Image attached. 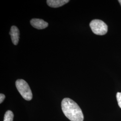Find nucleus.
I'll list each match as a JSON object with an SVG mask.
<instances>
[{"mask_svg": "<svg viewBox=\"0 0 121 121\" xmlns=\"http://www.w3.org/2000/svg\"><path fill=\"white\" fill-rule=\"evenodd\" d=\"M30 22L33 27L37 29H43L48 27V25L47 22L44 21L43 19L38 18L32 19Z\"/></svg>", "mask_w": 121, "mask_h": 121, "instance_id": "obj_4", "label": "nucleus"}, {"mask_svg": "<svg viewBox=\"0 0 121 121\" xmlns=\"http://www.w3.org/2000/svg\"><path fill=\"white\" fill-rule=\"evenodd\" d=\"M117 101L119 107L121 108V92H117L116 95Z\"/></svg>", "mask_w": 121, "mask_h": 121, "instance_id": "obj_8", "label": "nucleus"}, {"mask_svg": "<svg viewBox=\"0 0 121 121\" xmlns=\"http://www.w3.org/2000/svg\"><path fill=\"white\" fill-rule=\"evenodd\" d=\"M69 0H48V5L52 8H58L68 3Z\"/></svg>", "mask_w": 121, "mask_h": 121, "instance_id": "obj_6", "label": "nucleus"}, {"mask_svg": "<svg viewBox=\"0 0 121 121\" xmlns=\"http://www.w3.org/2000/svg\"><path fill=\"white\" fill-rule=\"evenodd\" d=\"M13 112L10 110L7 111L4 114V121H13Z\"/></svg>", "mask_w": 121, "mask_h": 121, "instance_id": "obj_7", "label": "nucleus"}, {"mask_svg": "<svg viewBox=\"0 0 121 121\" xmlns=\"http://www.w3.org/2000/svg\"><path fill=\"white\" fill-rule=\"evenodd\" d=\"M5 97V96L3 94L0 93V104L3 101Z\"/></svg>", "mask_w": 121, "mask_h": 121, "instance_id": "obj_9", "label": "nucleus"}, {"mask_svg": "<svg viewBox=\"0 0 121 121\" xmlns=\"http://www.w3.org/2000/svg\"><path fill=\"white\" fill-rule=\"evenodd\" d=\"M118 2H119V3L120 4H121V0H118Z\"/></svg>", "mask_w": 121, "mask_h": 121, "instance_id": "obj_10", "label": "nucleus"}, {"mask_svg": "<svg viewBox=\"0 0 121 121\" xmlns=\"http://www.w3.org/2000/svg\"><path fill=\"white\" fill-rule=\"evenodd\" d=\"M9 34L11 36V38L13 43L14 45H17L19 40L20 32L17 27L13 26H11Z\"/></svg>", "mask_w": 121, "mask_h": 121, "instance_id": "obj_5", "label": "nucleus"}, {"mask_svg": "<svg viewBox=\"0 0 121 121\" xmlns=\"http://www.w3.org/2000/svg\"><path fill=\"white\" fill-rule=\"evenodd\" d=\"M17 90L23 99L30 100L32 98V93L28 83L23 79H18L15 82Z\"/></svg>", "mask_w": 121, "mask_h": 121, "instance_id": "obj_2", "label": "nucleus"}, {"mask_svg": "<svg viewBox=\"0 0 121 121\" xmlns=\"http://www.w3.org/2000/svg\"><path fill=\"white\" fill-rule=\"evenodd\" d=\"M61 108L65 116L71 121H83L84 116L81 109L75 102L65 98L61 102Z\"/></svg>", "mask_w": 121, "mask_h": 121, "instance_id": "obj_1", "label": "nucleus"}, {"mask_svg": "<svg viewBox=\"0 0 121 121\" xmlns=\"http://www.w3.org/2000/svg\"><path fill=\"white\" fill-rule=\"evenodd\" d=\"M89 25L91 30L95 35H102L106 34L108 31V26L102 20H93Z\"/></svg>", "mask_w": 121, "mask_h": 121, "instance_id": "obj_3", "label": "nucleus"}]
</instances>
